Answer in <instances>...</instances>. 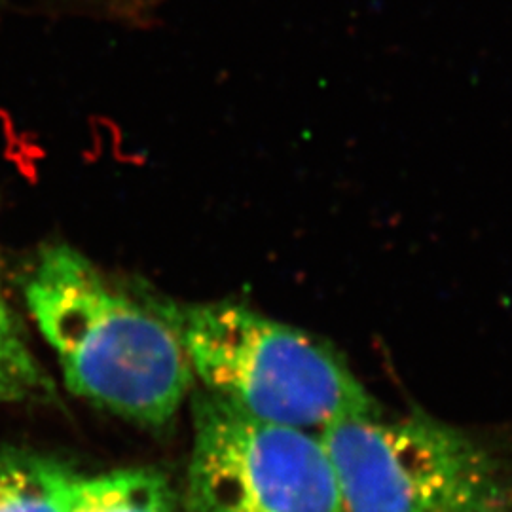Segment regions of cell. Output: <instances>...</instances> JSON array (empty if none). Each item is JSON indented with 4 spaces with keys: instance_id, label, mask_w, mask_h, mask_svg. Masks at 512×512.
I'll list each match as a JSON object with an SVG mask.
<instances>
[{
    "instance_id": "cell-1",
    "label": "cell",
    "mask_w": 512,
    "mask_h": 512,
    "mask_svg": "<svg viewBox=\"0 0 512 512\" xmlns=\"http://www.w3.org/2000/svg\"><path fill=\"white\" fill-rule=\"evenodd\" d=\"M23 294L74 395L145 427L177 416L194 374L154 302L131 298L65 243L40 249Z\"/></svg>"
},
{
    "instance_id": "cell-2",
    "label": "cell",
    "mask_w": 512,
    "mask_h": 512,
    "mask_svg": "<svg viewBox=\"0 0 512 512\" xmlns=\"http://www.w3.org/2000/svg\"><path fill=\"white\" fill-rule=\"evenodd\" d=\"M152 302L179 334L203 389L260 420L308 431L382 416L346 361L302 330L232 302Z\"/></svg>"
},
{
    "instance_id": "cell-3",
    "label": "cell",
    "mask_w": 512,
    "mask_h": 512,
    "mask_svg": "<svg viewBox=\"0 0 512 512\" xmlns=\"http://www.w3.org/2000/svg\"><path fill=\"white\" fill-rule=\"evenodd\" d=\"M346 512H512V482L494 454L446 423L357 418L319 431Z\"/></svg>"
},
{
    "instance_id": "cell-4",
    "label": "cell",
    "mask_w": 512,
    "mask_h": 512,
    "mask_svg": "<svg viewBox=\"0 0 512 512\" xmlns=\"http://www.w3.org/2000/svg\"><path fill=\"white\" fill-rule=\"evenodd\" d=\"M188 512H346L319 435L260 420L207 389L192 397Z\"/></svg>"
},
{
    "instance_id": "cell-5",
    "label": "cell",
    "mask_w": 512,
    "mask_h": 512,
    "mask_svg": "<svg viewBox=\"0 0 512 512\" xmlns=\"http://www.w3.org/2000/svg\"><path fill=\"white\" fill-rule=\"evenodd\" d=\"M76 473L21 448H0V512H65Z\"/></svg>"
},
{
    "instance_id": "cell-6",
    "label": "cell",
    "mask_w": 512,
    "mask_h": 512,
    "mask_svg": "<svg viewBox=\"0 0 512 512\" xmlns=\"http://www.w3.org/2000/svg\"><path fill=\"white\" fill-rule=\"evenodd\" d=\"M65 512H175V494L167 476L154 469L76 475Z\"/></svg>"
},
{
    "instance_id": "cell-7",
    "label": "cell",
    "mask_w": 512,
    "mask_h": 512,
    "mask_svg": "<svg viewBox=\"0 0 512 512\" xmlns=\"http://www.w3.org/2000/svg\"><path fill=\"white\" fill-rule=\"evenodd\" d=\"M55 385L27 342L18 315L10 306L0 270V406L52 403Z\"/></svg>"
},
{
    "instance_id": "cell-8",
    "label": "cell",
    "mask_w": 512,
    "mask_h": 512,
    "mask_svg": "<svg viewBox=\"0 0 512 512\" xmlns=\"http://www.w3.org/2000/svg\"><path fill=\"white\" fill-rule=\"evenodd\" d=\"M61 10L84 18L110 21L126 27H145L169 0H48Z\"/></svg>"
},
{
    "instance_id": "cell-9",
    "label": "cell",
    "mask_w": 512,
    "mask_h": 512,
    "mask_svg": "<svg viewBox=\"0 0 512 512\" xmlns=\"http://www.w3.org/2000/svg\"><path fill=\"white\" fill-rule=\"evenodd\" d=\"M0 14H2V0H0Z\"/></svg>"
}]
</instances>
